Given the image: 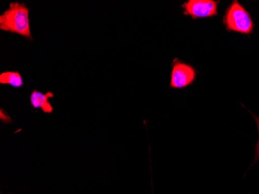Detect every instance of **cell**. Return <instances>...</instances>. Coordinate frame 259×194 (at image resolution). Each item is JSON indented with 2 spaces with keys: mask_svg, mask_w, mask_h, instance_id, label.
<instances>
[{
  "mask_svg": "<svg viewBox=\"0 0 259 194\" xmlns=\"http://www.w3.org/2000/svg\"><path fill=\"white\" fill-rule=\"evenodd\" d=\"M54 96L52 92L43 93L37 90H33L30 96V104L35 109H40L45 113H52L54 108L49 99L53 98Z\"/></svg>",
  "mask_w": 259,
  "mask_h": 194,
  "instance_id": "obj_5",
  "label": "cell"
},
{
  "mask_svg": "<svg viewBox=\"0 0 259 194\" xmlns=\"http://www.w3.org/2000/svg\"><path fill=\"white\" fill-rule=\"evenodd\" d=\"M219 3L215 0H189L182 5L183 14L193 20L215 17L218 14Z\"/></svg>",
  "mask_w": 259,
  "mask_h": 194,
  "instance_id": "obj_4",
  "label": "cell"
},
{
  "mask_svg": "<svg viewBox=\"0 0 259 194\" xmlns=\"http://www.w3.org/2000/svg\"><path fill=\"white\" fill-rule=\"evenodd\" d=\"M252 116L254 117V120H255L256 123H257V128H258V132H259V118L258 117L255 116V115L253 114ZM259 161V138L258 141H257V144H256V151H255V160L254 162Z\"/></svg>",
  "mask_w": 259,
  "mask_h": 194,
  "instance_id": "obj_7",
  "label": "cell"
},
{
  "mask_svg": "<svg viewBox=\"0 0 259 194\" xmlns=\"http://www.w3.org/2000/svg\"><path fill=\"white\" fill-rule=\"evenodd\" d=\"M171 67L170 88L182 90L194 83L197 73L191 65L181 62L178 58H175Z\"/></svg>",
  "mask_w": 259,
  "mask_h": 194,
  "instance_id": "obj_3",
  "label": "cell"
},
{
  "mask_svg": "<svg viewBox=\"0 0 259 194\" xmlns=\"http://www.w3.org/2000/svg\"><path fill=\"white\" fill-rule=\"evenodd\" d=\"M0 84L8 85L14 88H21L24 85V81L19 71H7L0 74Z\"/></svg>",
  "mask_w": 259,
  "mask_h": 194,
  "instance_id": "obj_6",
  "label": "cell"
},
{
  "mask_svg": "<svg viewBox=\"0 0 259 194\" xmlns=\"http://www.w3.org/2000/svg\"><path fill=\"white\" fill-rule=\"evenodd\" d=\"M0 30L33 40L30 10L25 4L10 3L9 8L0 15Z\"/></svg>",
  "mask_w": 259,
  "mask_h": 194,
  "instance_id": "obj_1",
  "label": "cell"
},
{
  "mask_svg": "<svg viewBox=\"0 0 259 194\" xmlns=\"http://www.w3.org/2000/svg\"><path fill=\"white\" fill-rule=\"evenodd\" d=\"M224 23L229 31L243 34H250L254 30V23L249 13L237 0L233 1L227 9Z\"/></svg>",
  "mask_w": 259,
  "mask_h": 194,
  "instance_id": "obj_2",
  "label": "cell"
}]
</instances>
